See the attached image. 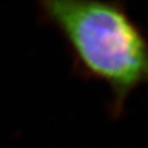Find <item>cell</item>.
Masks as SVG:
<instances>
[{
  "mask_svg": "<svg viewBox=\"0 0 148 148\" xmlns=\"http://www.w3.org/2000/svg\"><path fill=\"white\" fill-rule=\"evenodd\" d=\"M43 18L67 44L81 77L105 83L110 115L123 113L136 88L148 86V38L121 2L49 0L40 3Z\"/></svg>",
  "mask_w": 148,
  "mask_h": 148,
  "instance_id": "6da1fadb",
  "label": "cell"
}]
</instances>
